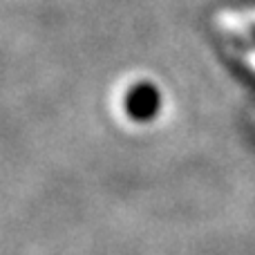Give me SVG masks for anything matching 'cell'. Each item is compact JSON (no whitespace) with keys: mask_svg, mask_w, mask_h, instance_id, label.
Masks as SVG:
<instances>
[{"mask_svg":"<svg viewBox=\"0 0 255 255\" xmlns=\"http://www.w3.org/2000/svg\"><path fill=\"white\" fill-rule=\"evenodd\" d=\"M161 103H163V97L157 85L150 83V81H141V83H134L128 90L124 108H126V115L132 121L145 124V121H152L161 112Z\"/></svg>","mask_w":255,"mask_h":255,"instance_id":"cell-1","label":"cell"},{"mask_svg":"<svg viewBox=\"0 0 255 255\" xmlns=\"http://www.w3.org/2000/svg\"><path fill=\"white\" fill-rule=\"evenodd\" d=\"M244 27H247V34H249V40L255 45V20L253 18H247V20H242Z\"/></svg>","mask_w":255,"mask_h":255,"instance_id":"cell-2","label":"cell"}]
</instances>
